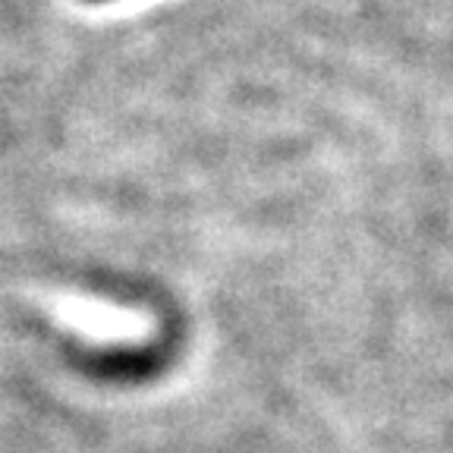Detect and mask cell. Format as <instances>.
Wrapping results in <instances>:
<instances>
[{
  "label": "cell",
  "mask_w": 453,
  "mask_h": 453,
  "mask_svg": "<svg viewBox=\"0 0 453 453\" xmlns=\"http://www.w3.org/2000/svg\"><path fill=\"white\" fill-rule=\"evenodd\" d=\"M92 4H101V0H92Z\"/></svg>",
  "instance_id": "6da1fadb"
}]
</instances>
